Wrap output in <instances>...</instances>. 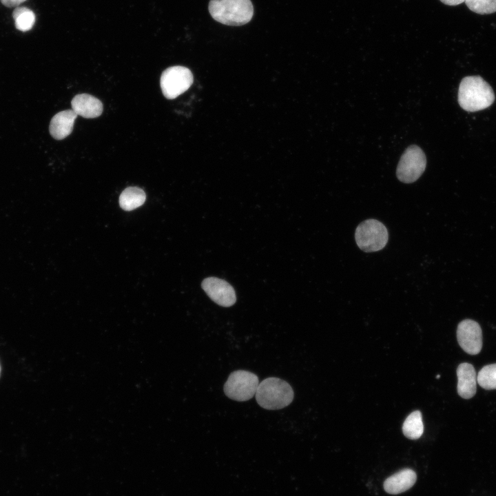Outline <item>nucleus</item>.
I'll return each mask as SVG.
<instances>
[{
    "label": "nucleus",
    "mask_w": 496,
    "mask_h": 496,
    "mask_svg": "<svg viewBox=\"0 0 496 496\" xmlns=\"http://www.w3.org/2000/svg\"><path fill=\"white\" fill-rule=\"evenodd\" d=\"M12 17L16 28L22 32L32 29L35 22L34 13L25 7H17L12 12Z\"/></svg>",
    "instance_id": "dca6fc26"
},
{
    "label": "nucleus",
    "mask_w": 496,
    "mask_h": 496,
    "mask_svg": "<svg viewBox=\"0 0 496 496\" xmlns=\"http://www.w3.org/2000/svg\"><path fill=\"white\" fill-rule=\"evenodd\" d=\"M192 72L183 66H172L165 70L160 84L165 98L174 99L187 91L193 83Z\"/></svg>",
    "instance_id": "423d86ee"
},
{
    "label": "nucleus",
    "mask_w": 496,
    "mask_h": 496,
    "mask_svg": "<svg viewBox=\"0 0 496 496\" xmlns=\"http://www.w3.org/2000/svg\"><path fill=\"white\" fill-rule=\"evenodd\" d=\"M258 404L267 410H278L289 405L293 400V391L286 381L268 378L259 383L255 394Z\"/></svg>",
    "instance_id": "7ed1b4c3"
},
{
    "label": "nucleus",
    "mask_w": 496,
    "mask_h": 496,
    "mask_svg": "<svg viewBox=\"0 0 496 496\" xmlns=\"http://www.w3.org/2000/svg\"><path fill=\"white\" fill-rule=\"evenodd\" d=\"M416 479L417 475L415 471L405 468L386 479L384 488L389 494H400L411 488L415 484Z\"/></svg>",
    "instance_id": "ddd939ff"
},
{
    "label": "nucleus",
    "mask_w": 496,
    "mask_h": 496,
    "mask_svg": "<svg viewBox=\"0 0 496 496\" xmlns=\"http://www.w3.org/2000/svg\"><path fill=\"white\" fill-rule=\"evenodd\" d=\"M208 8L214 20L227 25H245L254 15L250 0H210Z\"/></svg>",
    "instance_id": "f03ea898"
},
{
    "label": "nucleus",
    "mask_w": 496,
    "mask_h": 496,
    "mask_svg": "<svg viewBox=\"0 0 496 496\" xmlns=\"http://www.w3.org/2000/svg\"><path fill=\"white\" fill-rule=\"evenodd\" d=\"M202 288L214 302L222 307H231L236 301L234 288L224 280L207 278L202 282Z\"/></svg>",
    "instance_id": "1a4fd4ad"
},
{
    "label": "nucleus",
    "mask_w": 496,
    "mask_h": 496,
    "mask_svg": "<svg viewBox=\"0 0 496 496\" xmlns=\"http://www.w3.org/2000/svg\"><path fill=\"white\" fill-rule=\"evenodd\" d=\"M466 5L473 12L491 14L496 12V0H465Z\"/></svg>",
    "instance_id": "a211bd4d"
},
{
    "label": "nucleus",
    "mask_w": 496,
    "mask_h": 496,
    "mask_svg": "<svg viewBox=\"0 0 496 496\" xmlns=\"http://www.w3.org/2000/svg\"><path fill=\"white\" fill-rule=\"evenodd\" d=\"M457 339L466 353H479L482 347V331L479 324L470 319L462 320L457 326Z\"/></svg>",
    "instance_id": "6e6552de"
},
{
    "label": "nucleus",
    "mask_w": 496,
    "mask_h": 496,
    "mask_svg": "<svg viewBox=\"0 0 496 496\" xmlns=\"http://www.w3.org/2000/svg\"><path fill=\"white\" fill-rule=\"evenodd\" d=\"M72 110L83 118H93L99 116L103 112L101 101L88 94L76 95L71 101Z\"/></svg>",
    "instance_id": "9d476101"
},
{
    "label": "nucleus",
    "mask_w": 496,
    "mask_h": 496,
    "mask_svg": "<svg viewBox=\"0 0 496 496\" xmlns=\"http://www.w3.org/2000/svg\"><path fill=\"white\" fill-rule=\"evenodd\" d=\"M457 393L464 399L473 397L477 389V375L471 364H460L457 369Z\"/></svg>",
    "instance_id": "9b49d317"
},
{
    "label": "nucleus",
    "mask_w": 496,
    "mask_h": 496,
    "mask_svg": "<svg viewBox=\"0 0 496 496\" xmlns=\"http://www.w3.org/2000/svg\"><path fill=\"white\" fill-rule=\"evenodd\" d=\"M0 375H1V366H0Z\"/></svg>",
    "instance_id": "412c9836"
},
{
    "label": "nucleus",
    "mask_w": 496,
    "mask_h": 496,
    "mask_svg": "<svg viewBox=\"0 0 496 496\" xmlns=\"http://www.w3.org/2000/svg\"><path fill=\"white\" fill-rule=\"evenodd\" d=\"M440 1L442 3H444V4H446L448 6H457V5H459L462 3H463L464 1H465V0H440Z\"/></svg>",
    "instance_id": "aec40b11"
},
{
    "label": "nucleus",
    "mask_w": 496,
    "mask_h": 496,
    "mask_svg": "<svg viewBox=\"0 0 496 496\" xmlns=\"http://www.w3.org/2000/svg\"><path fill=\"white\" fill-rule=\"evenodd\" d=\"M145 193L137 187H129L125 189L119 197V204L122 209L133 210L142 205L145 200Z\"/></svg>",
    "instance_id": "4468645a"
},
{
    "label": "nucleus",
    "mask_w": 496,
    "mask_h": 496,
    "mask_svg": "<svg viewBox=\"0 0 496 496\" xmlns=\"http://www.w3.org/2000/svg\"><path fill=\"white\" fill-rule=\"evenodd\" d=\"M477 382L484 389H496V364L484 366L477 375Z\"/></svg>",
    "instance_id": "f3484780"
},
{
    "label": "nucleus",
    "mask_w": 496,
    "mask_h": 496,
    "mask_svg": "<svg viewBox=\"0 0 496 496\" xmlns=\"http://www.w3.org/2000/svg\"><path fill=\"white\" fill-rule=\"evenodd\" d=\"M1 3L6 7L8 8H12V7H18L20 4H21L23 2L25 1L26 0H1Z\"/></svg>",
    "instance_id": "6ab92c4d"
},
{
    "label": "nucleus",
    "mask_w": 496,
    "mask_h": 496,
    "mask_svg": "<svg viewBox=\"0 0 496 496\" xmlns=\"http://www.w3.org/2000/svg\"><path fill=\"white\" fill-rule=\"evenodd\" d=\"M495 100V94L489 84L481 76L464 78L459 85L458 102L465 110L475 112L489 107Z\"/></svg>",
    "instance_id": "f257e3e1"
},
{
    "label": "nucleus",
    "mask_w": 496,
    "mask_h": 496,
    "mask_svg": "<svg viewBox=\"0 0 496 496\" xmlns=\"http://www.w3.org/2000/svg\"><path fill=\"white\" fill-rule=\"evenodd\" d=\"M426 165V156L422 149L417 145H411L400 158L397 167V177L403 183H413L423 174Z\"/></svg>",
    "instance_id": "0eeeda50"
},
{
    "label": "nucleus",
    "mask_w": 496,
    "mask_h": 496,
    "mask_svg": "<svg viewBox=\"0 0 496 496\" xmlns=\"http://www.w3.org/2000/svg\"><path fill=\"white\" fill-rule=\"evenodd\" d=\"M76 117L77 114L72 110H63L56 114L50 123L51 136L56 140L66 138L72 133Z\"/></svg>",
    "instance_id": "f8f14e48"
},
{
    "label": "nucleus",
    "mask_w": 496,
    "mask_h": 496,
    "mask_svg": "<svg viewBox=\"0 0 496 496\" xmlns=\"http://www.w3.org/2000/svg\"><path fill=\"white\" fill-rule=\"evenodd\" d=\"M258 385L259 380L256 374L248 371L237 370L229 375L224 384V392L233 400L245 402L254 397Z\"/></svg>",
    "instance_id": "39448f33"
},
{
    "label": "nucleus",
    "mask_w": 496,
    "mask_h": 496,
    "mask_svg": "<svg viewBox=\"0 0 496 496\" xmlns=\"http://www.w3.org/2000/svg\"><path fill=\"white\" fill-rule=\"evenodd\" d=\"M402 432L410 440H417L422 435L424 424L420 411H415L408 415L402 425Z\"/></svg>",
    "instance_id": "2eb2a0df"
},
{
    "label": "nucleus",
    "mask_w": 496,
    "mask_h": 496,
    "mask_svg": "<svg viewBox=\"0 0 496 496\" xmlns=\"http://www.w3.org/2000/svg\"><path fill=\"white\" fill-rule=\"evenodd\" d=\"M355 238L361 250L373 252L381 250L386 246L389 234L386 227L381 222L368 219L358 225Z\"/></svg>",
    "instance_id": "20e7f679"
}]
</instances>
